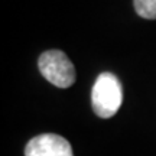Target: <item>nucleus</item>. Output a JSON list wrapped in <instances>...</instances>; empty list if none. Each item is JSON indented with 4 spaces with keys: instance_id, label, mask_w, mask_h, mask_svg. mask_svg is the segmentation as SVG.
<instances>
[{
    "instance_id": "2",
    "label": "nucleus",
    "mask_w": 156,
    "mask_h": 156,
    "mask_svg": "<svg viewBox=\"0 0 156 156\" xmlns=\"http://www.w3.org/2000/svg\"><path fill=\"white\" fill-rule=\"evenodd\" d=\"M38 67L41 74L58 88H68L75 83V68L62 51L51 49L44 52L39 56Z\"/></svg>"
},
{
    "instance_id": "1",
    "label": "nucleus",
    "mask_w": 156,
    "mask_h": 156,
    "mask_svg": "<svg viewBox=\"0 0 156 156\" xmlns=\"http://www.w3.org/2000/svg\"><path fill=\"white\" fill-rule=\"evenodd\" d=\"M123 103L120 80L112 73H103L95 80L91 90V106L101 119H110L119 112Z\"/></svg>"
},
{
    "instance_id": "3",
    "label": "nucleus",
    "mask_w": 156,
    "mask_h": 156,
    "mask_svg": "<svg viewBox=\"0 0 156 156\" xmlns=\"http://www.w3.org/2000/svg\"><path fill=\"white\" fill-rule=\"evenodd\" d=\"M25 156H74L71 143L55 133H44L29 140Z\"/></svg>"
},
{
    "instance_id": "4",
    "label": "nucleus",
    "mask_w": 156,
    "mask_h": 156,
    "mask_svg": "<svg viewBox=\"0 0 156 156\" xmlns=\"http://www.w3.org/2000/svg\"><path fill=\"white\" fill-rule=\"evenodd\" d=\"M136 13L143 19H156V0H133Z\"/></svg>"
}]
</instances>
